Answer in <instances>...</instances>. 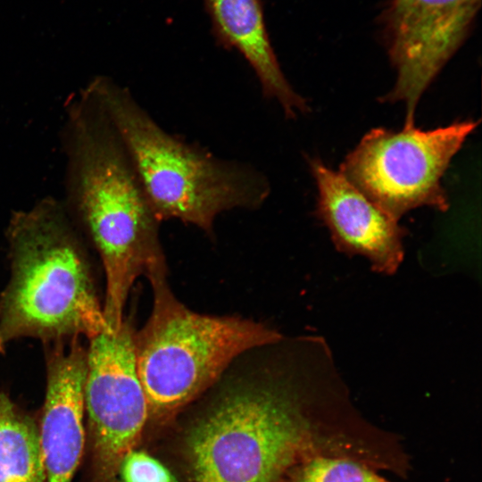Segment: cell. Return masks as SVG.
Segmentation results:
<instances>
[{
    "label": "cell",
    "mask_w": 482,
    "mask_h": 482,
    "mask_svg": "<svg viewBox=\"0 0 482 482\" xmlns=\"http://www.w3.org/2000/svg\"><path fill=\"white\" fill-rule=\"evenodd\" d=\"M261 371L222 386L187 428V482H281L313 456L350 459L403 474L410 455L397 433L354 405L326 341L295 338Z\"/></svg>",
    "instance_id": "1"
},
{
    "label": "cell",
    "mask_w": 482,
    "mask_h": 482,
    "mask_svg": "<svg viewBox=\"0 0 482 482\" xmlns=\"http://www.w3.org/2000/svg\"><path fill=\"white\" fill-rule=\"evenodd\" d=\"M63 112L62 200L101 258L104 316L109 327L117 328L136 280L166 264L161 221L120 135L87 83L67 97Z\"/></svg>",
    "instance_id": "2"
},
{
    "label": "cell",
    "mask_w": 482,
    "mask_h": 482,
    "mask_svg": "<svg viewBox=\"0 0 482 482\" xmlns=\"http://www.w3.org/2000/svg\"><path fill=\"white\" fill-rule=\"evenodd\" d=\"M10 278L0 294V354L23 337L45 344L111 330L80 230L63 202L46 195L11 212Z\"/></svg>",
    "instance_id": "3"
},
{
    "label": "cell",
    "mask_w": 482,
    "mask_h": 482,
    "mask_svg": "<svg viewBox=\"0 0 482 482\" xmlns=\"http://www.w3.org/2000/svg\"><path fill=\"white\" fill-rule=\"evenodd\" d=\"M87 83L120 135L161 222L178 220L212 235L220 213L255 210L269 197L270 184L260 170L168 132L110 77L97 75Z\"/></svg>",
    "instance_id": "4"
},
{
    "label": "cell",
    "mask_w": 482,
    "mask_h": 482,
    "mask_svg": "<svg viewBox=\"0 0 482 482\" xmlns=\"http://www.w3.org/2000/svg\"><path fill=\"white\" fill-rule=\"evenodd\" d=\"M153 304L134 344L148 421L165 423L220 380L234 361L284 337L250 319L198 313L173 294L167 266L150 270Z\"/></svg>",
    "instance_id": "5"
},
{
    "label": "cell",
    "mask_w": 482,
    "mask_h": 482,
    "mask_svg": "<svg viewBox=\"0 0 482 482\" xmlns=\"http://www.w3.org/2000/svg\"><path fill=\"white\" fill-rule=\"evenodd\" d=\"M478 121L466 119L422 130L375 128L340 165V174L396 220L420 207L446 212L450 203L442 179Z\"/></svg>",
    "instance_id": "6"
},
{
    "label": "cell",
    "mask_w": 482,
    "mask_h": 482,
    "mask_svg": "<svg viewBox=\"0 0 482 482\" xmlns=\"http://www.w3.org/2000/svg\"><path fill=\"white\" fill-rule=\"evenodd\" d=\"M130 319L91 337L87 349L84 404L90 441L89 482H119L121 463L148 422L137 374Z\"/></svg>",
    "instance_id": "7"
},
{
    "label": "cell",
    "mask_w": 482,
    "mask_h": 482,
    "mask_svg": "<svg viewBox=\"0 0 482 482\" xmlns=\"http://www.w3.org/2000/svg\"><path fill=\"white\" fill-rule=\"evenodd\" d=\"M481 0H390L384 42L396 79L381 102L403 104L404 126L418 103L466 39Z\"/></svg>",
    "instance_id": "8"
},
{
    "label": "cell",
    "mask_w": 482,
    "mask_h": 482,
    "mask_svg": "<svg viewBox=\"0 0 482 482\" xmlns=\"http://www.w3.org/2000/svg\"><path fill=\"white\" fill-rule=\"evenodd\" d=\"M309 167L317 188L315 214L337 250L365 258L377 273L395 274L404 258L406 231L399 220L321 160L310 159Z\"/></svg>",
    "instance_id": "9"
},
{
    "label": "cell",
    "mask_w": 482,
    "mask_h": 482,
    "mask_svg": "<svg viewBox=\"0 0 482 482\" xmlns=\"http://www.w3.org/2000/svg\"><path fill=\"white\" fill-rule=\"evenodd\" d=\"M50 343L46 387L38 427L46 482H71L85 443L87 349L79 337Z\"/></svg>",
    "instance_id": "10"
},
{
    "label": "cell",
    "mask_w": 482,
    "mask_h": 482,
    "mask_svg": "<svg viewBox=\"0 0 482 482\" xmlns=\"http://www.w3.org/2000/svg\"><path fill=\"white\" fill-rule=\"evenodd\" d=\"M218 46L237 50L249 63L262 96L275 100L287 119L310 112L286 78L266 27L262 0H203Z\"/></svg>",
    "instance_id": "11"
},
{
    "label": "cell",
    "mask_w": 482,
    "mask_h": 482,
    "mask_svg": "<svg viewBox=\"0 0 482 482\" xmlns=\"http://www.w3.org/2000/svg\"><path fill=\"white\" fill-rule=\"evenodd\" d=\"M0 482H46L38 427L2 392Z\"/></svg>",
    "instance_id": "12"
},
{
    "label": "cell",
    "mask_w": 482,
    "mask_h": 482,
    "mask_svg": "<svg viewBox=\"0 0 482 482\" xmlns=\"http://www.w3.org/2000/svg\"><path fill=\"white\" fill-rule=\"evenodd\" d=\"M357 461L313 456L294 465L281 482H392Z\"/></svg>",
    "instance_id": "13"
},
{
    "label": "cell",
    "mask_w": 482,
    "mask_h": 482,
    "mask_svg": "<svg viewBox=\"0 0 482 482\" xmlns=\"http://www.w3.org/2000/svg\"><path fill=\"white\" fill-rule=\"evenodd\" d=\"M120 476L123 482H174L165 466L145 452L136 449L124 458Z\"/></svg>",
    "instance_id": "14"
}]
</instances>
